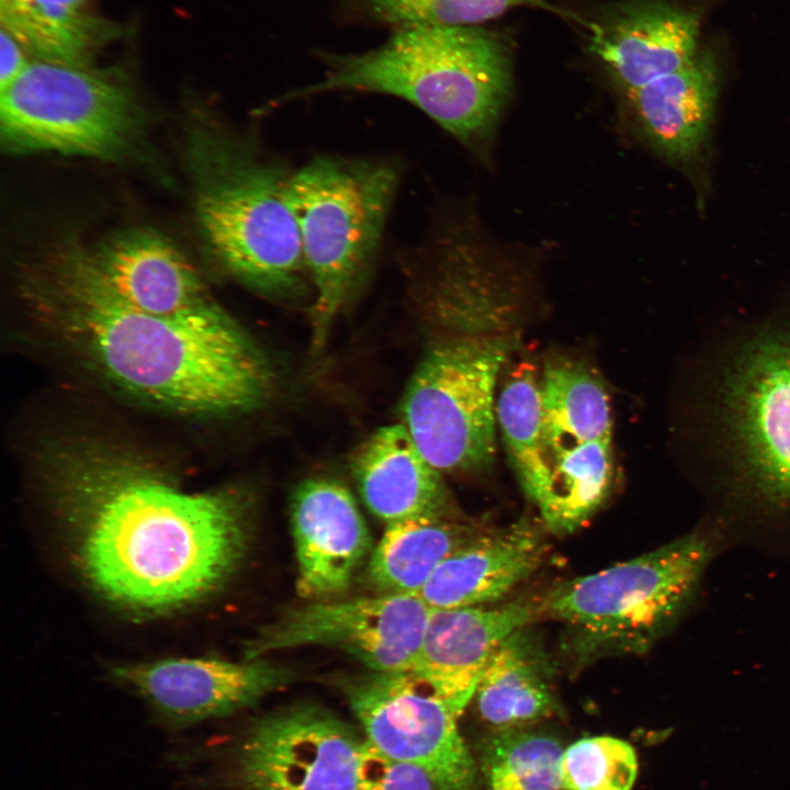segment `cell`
Wrapping results in <instances>:
<instances>
[{"instance_id":"1","label":"cell","mask_w":790,"mask_h":790,"mask_svg":"<svg viewBox=\"0 0 790 790\" xmlns=\"http://www.w3.org/2000/svg\"><path fill=\"white\" fill-rule=\"evenodd\" d=\"M37 456L82 576L115 606L144 614L192 606L246 556L252 509L244 492H187L138 453L99 439H59Z\"/></svg>"},{"instance_id":"2","label":"cell","mask_w":790,"mask_h":790,"mask_svg":"<svg viewBox=\"0 0 790 790\" xmlns=\"http://www.w3.org/2000/svg\"><path fill=\"white\" fill-rule=\"evenodd\" d=\"M21 290L56 342L142 403L221 417L251 411L272 394L269 360L223 307L187 317L136 308L78 245L64 244L45 255L24 273Z\"/></svg>"},{"instance_id":"3","label":"cell","mask_w":790,"mask_h":790,"mask_svg":"<svg viewBox=\"0 0 790 790\" xmlns=\"http://www.w3.org/2000/svg\"><path fill=\"white\" fill-rule=\"evenodd\" d=\"M324 77L283 100L349 91L400 98L467 146L489 139L511 90L509 50L479 25L393 30L360 54H324Z\"/></svg>"},{"instance_id":"4","label":"cell","mask_w":790,"mask_h":790,"mask_svg":"<svg viewBox=\"0 0 790 790\" xmlns=\"http://www.w3.org/2000/svg\"><path fill=\"white\" fill-rule=\"evenodd\" d=\"M188 143L198 223L218 264L270 296L302 292L308 275L287 202L291 171L211 126L193 128Z\"/></svg>"},{"instance_id":"5","label":"cell","mask_w":790,"mask_h":790,"mask_svg":"<svg viewBox=\"0 0 790 790\" xmlns=\"http://www.w3.org/2000/svg\"><path fill=\"white\" fill-rule=\"evenodd\" d=\"M716 548V535L695 530L561 584L540 601V614L566 625L568 647L579 662L642 654L691 607Z\"/></svg>"},{"instance_id":"6","label":"cell","mask_w":790,"mask_h":790,"mask_svg":"<svg viewBox=\"0 0 790 790\" xmlns=\"http://www.w3.org/2000/svg\"><path fill=\"white\" fill-rule=\"evenodd\" d=\"M397 185L394 166L376 159L321 156L291 171L287 202L314 293V352L372 267Z\"/></svg>"},{"instance_id":"7","label":"cell","mask_w":790,"mask_h":790,"mask_svg":"<svg viewBox=\"0 0 790 790\" xmlns=\"http://www.w3.org/2000/svg\"><path fill=\"white\" fill-rule=\"evenodd\" d=\"M0 97L1 140L10 150L114 160L140 137L133 91L110 71L33 59Z\"/></svg>"},{"instance_id":"8","label":"cell","mask_w":790,"mask_h":790,"mask_svg":"<svg viewBox=\"0 0 790 790\" xmlns=\"http://www.w3.org/2000/svg\"><path fill=\"white\" fill-rule=\"evenodd\" d=\"M510 349L503 336L456 337L431 348L413 373L400 422L438 471H476L492 462L495 387Z\"/></svg>"},{"instance_id":"9","label":"cell","mask_w":790,"mask_h":790,"mask_svg":"<svg viewBox=\"0 0 790 790\" xmlns=\"http://www.w3.org/2000/svg\"><path fill=\"white\" fill-rule=\"evenodd\" d=\"M364 738L422 768L438 790H478L475 760L458 727L460 712L410 669L372 672L345 688Z\"/></svg>"},{"instance_id":"10","label":"cell","mask_w":790,"mask_h":790,"mask_svg":"<svg viewBox=\"0 0 790 790\" xmlns=\"http://www.w3.org/2000/svg\"><path fill=\"white\" fill-rule=\"evenodd\" d=\"M430 611L415 595L309 600L263 625L247 642L245 658L315 645L341 650L372 672L408 670L419 652Z\"/></svg>"},{"instance_id":"11","label":"cell","mask_w":790,"mask_h":790,"mask_svg":"<svg viewBox=\"0 0 790 790\" xmlns=\"http://www.w3.org/2000/svg\"><path fill=\"white\" fill-rule=\"evenodd\" d=\"M363 741L319 706H291L248 729L228 780L240 790H354Z\"/></svg>"},{"instance_id":"12","label":"cell","mask_w":790,"mask_h":790,"mask_svg":"<svg viewBox=\"0 0 790 790\" xmlns=\"http://www.w3.org/2000/svg\"><path fill=\"white\" fill-rule=\"evenodd\" d=\"M116 679L135 689L173 725H189L247 708L290 682L289 668L262 658L234 663L173 657L117 666Z\"/></svg>"},{"instance_id":"13","label":"cell","mask_w":790,"mask_h":790,"mask_svg":"<svg viewBox=\"0 0 790 790\" xmlns=\"http://www.w3.org/2000/svg\"><path fill=\"white\" fill-rule=\"evenodd\" d=\"M296 591L308 600L345 592L372 553V538L349 490L329 478L298 484L291 501Z\"/></svg>"},{"instance_id":"14","label":"cell","mask_w":790,"mask_h":790,"mask_svg":"<svg viewBox=\"0 0 790 790\" xmlns=\"http://www.w3.org/2000/svg\"><path fill=\"white\" fill-rule=\"evenodd\" d=\"M589 50L627 94L693 60L700 14L667 0H628L588 21Z\"/></svg>"},{"instance_id":"15","label":"cell","mask_w":790,"mask_h":790,"mask_svg":"<svg viewBox=\"0 0 790 790\" xmlns=\"http://www.w3.org/2000/svg\"><path fill=\"white\" fill-rule=\"evenodd\" d=\"M539 617L540 602L530 600L495 608L431 609L410 670L463 712L494 651Z\"/></svg>"},{"instance_id":"16","label":"cell","mask_w":790,"mask_h":790,"mask_svg":"<svg viewBox=\"0 0 790 790\" xmlns=\"http://www.w3.org/2000/svg\"><path fill=\"white\" fill-rule=\"evenodd\" d=\"M90 253L111 287L144 312L187 317L222 308L192 263L156 230L125 229Z\"/></svg>"},{"instance_id":"17","label":"cell","mask_w":790,"mask_h":790,"mask_svg":"<svg viewBox=\"0 0 790 790\" xmlns=\"http://www.w3.org/2000/svg\"><path fill=\"white\" fill-rule=\"evenodd\" d=\"M768 342L743 365L737 427L754 485L790 508V338Z\"/></svg>"},{"instance_id":"18","label":"cell","mask_w":790,"mask_h":790,"mask_svg":"<svg viewBox=\"0 0 790 790\" xmlns=\"http://www.w3.org/2000/svg\"><path fill=\"white\" fill-rule=\"evenodd\" d=\"M352 474L365 506L386 524L417 518L455 519L441 472L422 455L402 422L370 436L354 455Z\"/></svg>"},{"instance_id":"19","label":"cell","mask_w":790,"mask_h":790,"mask_svg":"<svg viewBox=\"0 0 790 790\" xmlns=\"http://www.w3.org/2000/svg\"><path fill=\"white\" fill-rule=\"evenodd\" d=\"M544 555V538L529 523L477 533L439 564L416 596L431 609L495 602L529 578Z\"/></svg>"},{"instance_id":"20","label":"cell","mask_w":790,"mask_h":790,"mask_svg":"<svg viewBox=\"0 0 790 790\" xmlns=\"http://www.w3.org/2000/svg\"><path fill=\"white\" fill-rule=\"evenodd\" d=\"M719 68L700 52L679 70L628 93L639 126L661 155L681 165L700 160L719 92Z\"/></svg>"},{"instance_id":"21","label":"cell","mask_w":790,"mask_h":790,"mask_svg":"<svg viewBox=\"0 0 790 790\" xmlns=\"http://www.w3.org/2000/svg\"><path fill=\"white\" fill-rule=\"evenodd\" d=\"M553 676L542 642L527 627L517 630L494 651L479 678L474 696L481 718L508 730L554 715Z\"/></svg>"},{"instance_id":"22","label":"cell","mask_w":790,"mask_h":790,"mask_svg":"<svg viewBox=\"0 0 790 790\" xmlns=\"http://www.w3.org/2000/svg\"><path fill=\"white\" fill-rule=\"evenodd\" d=\"M82 7L45 0H0V24L36 60L89 67L93 57L123 31Z\"/></svg>"},{"instance_id":"23","label":"cell","mask_w":790,"mask_h":790,"mask_svg":"<svg viewBox=\"0 0 790 790\" xmlns=\"http://www.w3.org/2000/svg\"><path fill=\"white\" fill-rule=\"evenodd\" d=\"M477 533L455 519L387 523L369 557V580L380 594L416 596L439 564Z\"/></svg>"},{"instance_id":"24","label":"cell","mask_w":790,"mask_h":790,"mask_svg":"<svg viewBox=\"0 0 790 790\" xmlns=\"http://www.w3.org/2000/svg\"><path fill=\"white\" fill-rule=\"evenodd\" d=\"M541 387L543 440L551 462L583 443L611 439V411L603 384L566 360L545 363Z\"/></svg>"},{"instance_id":"25","label":"cell","mask_w":790,"mask_h":790,"mask_svg":"<svg viewBox=\"0 0 790 790\" xmlns=\"http://www.w3.org/2000/svg\"><path fill=\"white\" fill-rule=\"evenodd\" d=\"M496 419L519 482L538 507L549 489L552 462L543 440L540 380L531 363L516 364L505 377Z\"/></svg>"},{"instance_id":"26","label":"cell","mask_w":790,"mask_h":790,"mask_svg":"<svg viewBox=\"0 0 790 790\" xmlns=\"http://www.w3.org/2000/svg\"><path fill=\"white\" fill-rule=\"evenodd\" d=\"M613 482L611 439L583 443L552 461L548 493L538 506L546 529L572 533L608 498Z\"/></svg>"},{"instance_id":"27","label":"cell","mask_w":790,"mask_h":790,"mask_svg":"<svg viewBox=\"0 0 790 790\" xmlns=\"http://www.w3.org/2000/svg\"><path fill=\"white\" fill-rule=\"evenodd\" d=\"M563 748L552 735L524 729L496 730L481 747L486 790H564Z\"/></svg>"},{"instance_id":"28","label":"cell","mask_w":790,"mask_h":790,"mask_svg":"<svg viewBox=\"0 0 790 790\" xmlns=\"http://www.w3.org/2000/svg\"><path fill=\"white\" fill-rule=\"evenodd\" d=\"M369 20L393 30L418 25H479L519 8H539L584 24L545 0H350Z\"/></svg>"},{"instance_id":"29","label":"cell","mask_w":790,"mask_h":790,"mask_svg":"<svg viewBox=\"0 0 790 790\" xmlns=\"http://www.w3.org/2000/svg\"><path fill=\"white\" fill-rule=\"evenodd\" d=\"M560 774L564 790H631L637 776L633 746L620 738L584 737L563 751Z\"/></svg>"},{"instance_id":"30","label":"cell","mask_w":790,"mask_h":790,"mask_svg":"<svg viewBox=\"0 0 790 790\" xmlns=\"http://www.w3.org/2000/svg\"><path fill=\"white\" fill-rule=\"evenodd\" d=\"M354 790H438L419 766L393 758L365 738L361 746Z\"/></svg>"},{"instance_id":"31","label":"cell","mask_w":790,"mask_h":790,"mask_svg":"<svg viewBox=\"0 0 790 790\" xmlns=\"http://www.w3.org/2000/svg\"><path fill=\"white\" fill-rule=\"evenodd\" d=\"M24 47L7 30H0V90L9 86L30 64Z\"/></svg>"}]
</instances>
